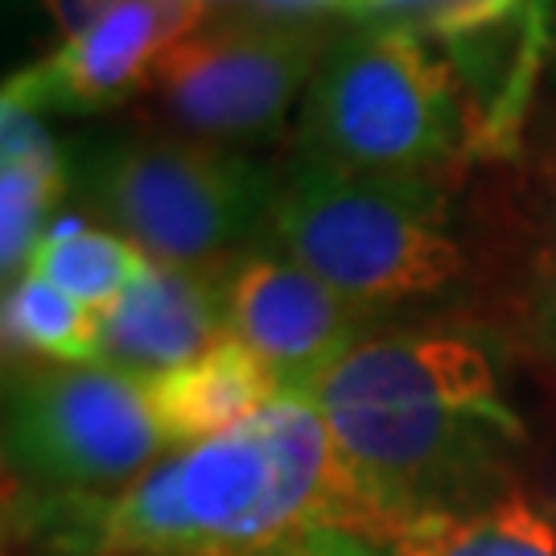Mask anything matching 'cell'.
Returning <instances> with one entry per match:
<instances>
[{
	"label": "cell",
	"mask_w": 556,
	"mask_h": 556,
	"mask_svg": "<svg viewBox=\"0 0 556 556\" xmlns=\"http://www.w3.org/2000/svg\"><path fill=\"white\" fill-rule=\"evenodd\" d=\"M264 231L280 256L367 314L438 298L466 273V256L445 231L441 181L355 174L309 153L273 178Z\"/></svg>",
	"instance_id": "cell-3"
},
{
	"label": "cell",
	"mask_w": 556,
	"mask_h": 556,
	"mask_svg": "<svg viewBox=\"0 0 556 556\" xmlns=\"http://www.w3.org/2000/svg\"><path fill=\"white\" fill-rule=\"evenodd\" d=\"M0 264L4 280L25 277L41 236L50 231V211L62 199L71 169L46 132L38 112L0 100Z\"/></svg>",
	"instance_id": "cell-12"
},
{
	"label": "cell",
	"mask_w": 556,
	"mask_h": 556,
	"mask_svg": "<svg viewBox=\"0 0 556 556\" xmlns=\"http://www.w3.org/2000/svg\"><path fill=\"white\" fill-rule=\"evenodd\" d=\"M371 314L289 256L243 252L227 277V334L273 371L285 396H305L367 334Z\"/></svg>",
	"instance_id": "cell-8"
},
{
	"label": "cell",
	"mask_w": 556,
	"mask_h": 556,
	"mask_svg": "<svg viewBox=\"0 0 556 556\" xmlns=\"http://www.w3.org/2000/svg\"><path fill=\"white\" fill-rule=\"evenodd\" d=\"M165 441L144 379L116 367H25L4 392V466L21 491L108 495L140 478Z\"/></svg>",
	"instance_id": "cell-6"
},
{
	"label": "cell",
	"mask_w": 556,
	"mask_h": 556,
	"mask_svg": "<svg viewBox=\"0 0 556 556\" xmlns=\"http://www.w3.org/2000/svg\"><path fill=\"white\" fill-rule=\"evenodd\" d=\"M318 50L321 34L301 21H211L161 50L144 96H153L161 116L194 140H264L298 100Z\"/></svg>",
	"instance_id": "cell-7"
},
{
	"label": "cell",
	"mask_w": 556,
	"mask_h": 556,
	"mask_svg": "<svg viewBox=\"0 0 556 556\" xmlns=\"http://www.w3.org/2000/svg\"><path fill=\"white\" fill-rule=\"evenodd\" d=\"M305 153L355 174L445 181L466 157V103L454 59L408 29L367 25L326 54L301 112Z\"/></svg>",
	"instance_id": "cell-4"
},
{
	"label": "cell",
	"mask_w": 556,
	"mask_h": 556,
	"mask_svg": "<svg viewBox=\"0 0 556 556\" xmlns=\"http://www.w3.org/2000/svg\"><path fill=\"white\" fill-rule=\"evenodd\" d=\"M305 400L326 420L346 523L376 544L503 498L528 441L491 351L450 330L363 338Z\"/></svg>",
	"instance_id": "cell-1"
},
{
	"label": "cell",
	"mask_w": 556,
	"mask_h": 556,
	"mask_svg": "<svg viewBox=\"0 0 556 556\" xmlns=\"http://www.w3.org/2000/svg\"><path fill=\"white\" fill-rule=\"evenodd\" d=\"M174 29L157 0H119L79 38L62 41L50 59L9 75L4 96L38 116H83L132 100L149 87L153 62L174 46Z\"/></svg>",
	"instance_id": "cell-9"
},
{
	"label": "cell",
	"mask_w": 556,
	"mask_h": 556,
	"mask_svg": "<svg viewBox=\"0 0 556 556\" xmlns=\"http://www.w3.org/2000/svg\"><path fill=\"white\" fill-rule=\"evenodd\" d=\"M119 4V0H46V13L54 17V29H59L62 38H79L83 29H91L96 21Z\"/></svg>",
	"instance_id": "cell-17"
},
{
	"label": "cell",
	"mask_w": 556,
	"mask_h": 556,
	"mask_svg": "<svg viewBox=\"0 0 556 556\" xmlns=\"http://www.w3.org/2000/svg\"><path fill=\"white\" fill-rule=\"evenodd\" d=\"M4 342L9 351L46 358L59 367L103 363L100 314H91L87 305L34 277L13 280L4 293Z\"/></svg>",
	"instance_id": "cell-15"
},
{
	"label": "cell",
	"mask_w": 556,
	"mask_h": 556,
	"mask_svg": "<svg viewBox=\"0 0 556 556\" xmlns=\"http://www.w3.org/2000/svg\"><path fill=\"white\" fill-rule=\"evenodd\" d=\"M9 519L41 556H243L318 528L351 532L326 420L305 396L169 450L108 495L21 491Z\"/></svg>",
	"instance_id": "cell-2"
},
{
	"label": "cell",
	"mask_w": 556,
	"mask_h": 556,
	"mask_svg": "<svg viewBox=\"0 0 556 556\" xmlns=\"http://www.w3.org/2000/svg\"><path fill=\"white\" fill-rule=\"evenodd\" d=\"M79 194L153 264H223L268 219L273 178L206 140H112L79 161Z\"/></svg>",
	"instance_id": "cell-5"
},
{
	"label": "cell",
	"mask_w": 556,
	"mask_h": 556,
	"mask_svg": "<svg viewBox=\"0 0 556 556\" xmlns=\"http://www.w3.org/2000/svg\"><path fill=\"white\" fill-rule=\"evenodd\" d=\"M528 9V0H351L346 13L363 17L367 25L408 29L417 38L457 41L495 29L503 21Z\"/></svg>",
	"instance_id": "cell-16"
},
{
	"label": "cell",
	"mask_w": 556,
	"mask_h": 556,
	"mask_svg": "<svg viewBox=\"0 0 556 556\" xmlns=\"http://www.w3.org/2000/svg\"><path fill=\"white\" fill-rule=\"evenodd\" d=\"M144 396L165 450H186L243 425L285 392L273 371L227 334L199 358L144 379Z\"/></svg>",
	"instance_id": "cell-11"
},
{
	"label": "cell",
	"mask_w": 556,
	"mask_h": 556,
	"mask_svg": "<svg viewBox=\"0 0 556 556\" xmlns=\"http://www.w3.org/2000/svg\"><path fill=\"white\" fill-rule=\"evenodd\" d=\"M388 556H556V523L528 495L503 498L466 516L429 519L383 544Z\"/></svg>",
	"instance_id": "cell-14"
},
{
	"label": "cell",
	"mask_w": 556,
	"mask_h": 556,
	"mask_svg": "<svg viewBox=\"0 0 556 556\" xmlns=\"http://www.w3.org/2000/svg\"><path fill=\"white\" fill-rule=\"evenodd\" d=\"M231 264L236 260L149 264V273L100 318L103 367L153 379L223 342Z\"/></svg>",
	"instance_id": "cell-10"
},
{
	"label": "cell",
	"mask_w": 556,
	"mask_h": 556,
	"mask_svg": "<svg viewBox=\"0 0 556 556\" xmlns=\"http://www.w3.org/2000/svg\"><path fill=\"white\" fill-rule=\"evenodd\" d=\"M260 4H268V9H277V13H305V9H326V4L346 9L351 0H260Z\"/></svg>",
	"instance_id": "cell-18"
},
{
	"label": "cell",
	"mask_w": 556,
	"mask_h": 556,
	"mask_svg": "<svg viewBox=\"0 0 556 556\" xmlns=\"http://www.w3.org/2000/svg\"><path fill=\"white\" fill-rule=\"evenodd\" d=\"M149 264L153 260L116 231L87 227L79 219H59L50 223V231L34 248V256L25 264V277L54 285L59 293L75 298L103 318L149 273Z\"/></svg>",
	"instance_id": "cell-13"
}]
</instances>
